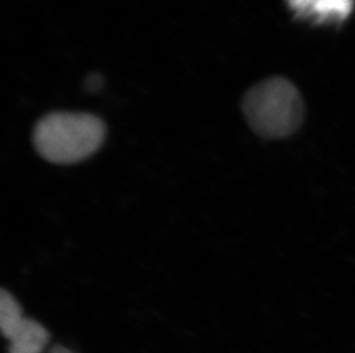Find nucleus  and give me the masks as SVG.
Here are the masks:
<instances>
[{
	"mask_svg": "<svg viewBox=\"0 0 355 353\" xmlns=\"http://www.w3.org/2000/svg\"><path fill=\"white\" fill-rule=\"evenodd\" d=\"M104 85V78L101 75L97 73H92L84 80V87L85 90L89 91L91 93L98 92Z\"/></svg>",
	"mask_w": 355,
	"mask_h": 353,
	"instance_id": "6",
	"label": "nucleus"
},
{
	"mask_svg": "<svg viewBox=\"0 0 355 353\" xmlns=\"http://www.w3.org/2000/svg\"><path fill=\"white\" fill-rule=\"evenodd\" d=\"M50 353H74L69 350L68 347H62V345H54L50 350Z\"/></svg>",
	"mask_w": 355,
	"mask_h": 353,
	"instance_id": "7",
	"label": "nucleus"
},
{
	"mask_svg": "<svg viewBox=\"0 0 355 353\" xmlns=\"http://www.w3.org/2000/svg\"><path fill=\"white\" fill-rule=\"evenodd\" d=\"M50 333L42 323L24 318L8 338L7 353H43L50 342Z\"/></svg>",
	"mask_w": 355,
	"mask_h": 353,
	"instance_id": "4",
	"label": "nucleus"
},
{
	"mask_svg": "<svg viewBox=\"0 0 355 353\" xmlns=\"http://www.w3.org/2000/svg\"><path fill=\"white\" fill-rule=\"evenodd\" d=\"M241 109L252 130L265 139L291 136L304 118L302 96L291 82L282 77L262 80L250 89Z\"/></svg>",
	"mask_w": 355,
	"mask_h": 353,
	"instance_id": "2",
	"label": "nucleus"
},
{
	"mask_svg": "<svg viewBox=\"0 0 355 353\" xmlns=\"http://www.w3.org/2000/svg\"><path fill=\"white\" fill-rule=\"evenodd\" d=\"M295 17L313 24H339L352 12L354 0H286Z\"/></svg>",
	"mask_w": 355,
	"mask_h": 353,
	"instance_id": "3",
	"label": "nucleus"
},
{
	"mask_svg": "<svg viewBox=\"0 0 355 353\" xmlns=\"http://www.w3.org/2000/svg\"><path fill=\"white\" fill-rule=\"evenodd\" d=\"M24 318L26 317H24L20 304L17 303L15 297L6 289H1V293H0V329L6 340L12 336V334L17 329V327L20 326Z\"/></svg>",
	"mask_w": 355,
	"mask_h": 353,
	"instance_id": "5",
	"label": "nucleus"
},
{
	"mask_svg": "<svg viewBox=\"0 0 355 353\" xmlns=\"http://www.w3.org/2000/svg\"><path fill=\"white\" fill-rule=\"evenodd\" d=\"M106 137L99 117L87 113L53 111L42 117L33 131L35 150L44 160L69 165L94 155Z\"/></svg>",
	"mask_w": 355,
	"mask_h": 353,
	"instance_id": "1",
	"label": "nucleus"
}]
</instances>
